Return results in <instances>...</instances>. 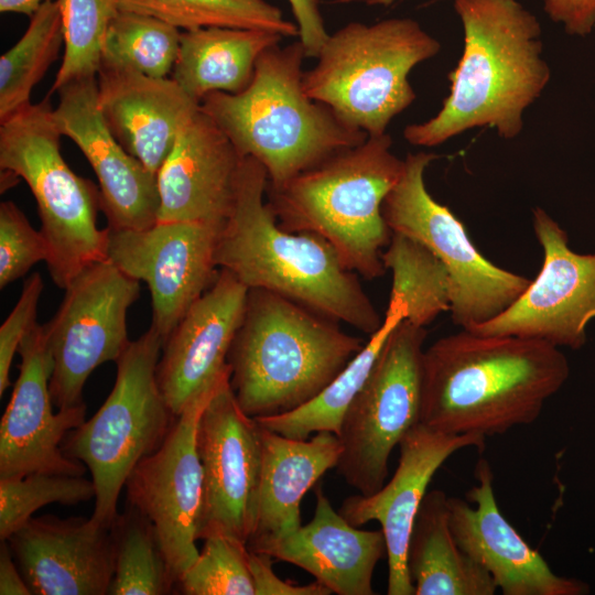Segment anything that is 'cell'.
Listing matches in <instances>:
<instances>
[{
    "label": "cell",
    "mask_w": 595,
    "mask_h": 595,
    "mask_svg": "<svg viewBox=\"0 0 595 595\" xmlns=\"http://www.w3.org/2000/svg\"><path fill=\"white\" fill-rule=\"evenodd\" d=\"M46 1L51 0H0V11L32 17Z\"/></svg>",
    "instance_id": "cell-44"
},
{
    "label": "cell",
    "mask_w": 595,
    "mask_h": 595,
    "mask_svg": "<svg viewBox=\"0 0 595 595\" xmlns=\"http://www.w3.org/2000/svg\"><path fill=\"white\" fill-rule=\"evenodd\" d=\"M240 161L228 137L199 106L156 174L158 221L225 223Z\"/></svg>",
    "instance_id": "cell-23"
},
{
    "label": "cell",
    "mask_w": 595,
    "mask_h": 595,
    "mask_svg": "<svg viewBox=\"0 0 595 595\" xmlns=\"http://www.w3.org/2000/svg\"><path fill=\"white\" fill-rule=\"evenodd\" d=\"M34 595H105L115 572L111 527L91 517L31 518L8 540Z\"/></svg>",
    "instance_id": "cell-22"
},
{
    "label": "cell",
    "mask_w": 595,
    "mask_h": 595,
    "mask_svg": "<svg viewBox=\"0 0 595 595\" xmlns=\"http://www.w3.org/2000/svg\"><path fill=\"white\" fill-rule=\"evenodd\" d=\"M447 500L440 489L428 491L414 518L407 567L415 595L496 594L491 576L457 545Z\"/></svg>",
    "instance_id": "cell-28"
},
{
    "label": "cell",
    "mask_w": 595,
    "mask_h": 595,
    "mask_svg": "<svg viewBox=\"0 0 595 595\" xmlns=\"http://www.w3.org/2000/svg\"><path fill=\"white\" fill-rule=\"evenodd\" d=\"M0 594L30 595L32 594L9 547L8 541H1L0 549Z\"/></svg>",
    "instance_id": "cell-43"
},
{
    "label": "cell",
    "mask_w": 595,
    "mask_h": 595,
    "mask_svg": "<svg viewBox=\"0 0 595 595\" xmlns=\"http://www.w3.org/2000/svg\"><path fill=\"white\" fill-rule=\"evenodd\" d=\"M215 391L194 400L175 418L160 447L137 464L125 484L128 505L154 526L176 585L199 555L195 542L203 470L196 430Z\"/></svg>",
    "instance_id": "cell-16"
},
{
    "label": "cell",
    "mask_w": 595,
    "mask_h": 595,
    "mask_svg": "<svg viewBox=\"0 0 595 595\" xmlns=\"http://www.w3.org/2000/svg\"><path fill=\"white\" fill-rule=\"evenodd\" d=\"M249 549V548H248ZM271 556L249 550V567L255 595H329L323 584L315 581L307 585L283 581L272 570Z\"/></svg>",
    "instance_id": "cell-40"
},
{
    "label": "cell",
    "mask_w": 595,
    "mask_h": 595,
    "mask_svg": "<svg viewBox=\"0 0 595 595\" xmlns=\"http://www.w3.org/2000/svg\"><path fill=\"white\" fill-rule=\"evenodd\" d=\"M98 107L120 144L158 174L181 128L199 109L173 78L100 66Z\"/></svg>",
    "instance_id": "cell-25"
},
{
    "label": "cell",
    "mask_w": 595,
    "mask_h": 595,
    "mask_svg": "<svg viewBox=\"0 0 595 595\" xmlns=\"http://www.w3.org/2000/svg\"><path fill=\"white\" fill-rule=\"evenodd\" d=\"M464 46L448 74L451 88L439 112L408 125L412 145L436 147L473 128L502 139L523 129V113L543 93L551 71L542 57L538 19L517 0H455Z\"/></svg>",
    "instance_id": "cell-2"
},
{
    "label": "cell",
    "mask_w": 595,
    "mask_h": 595,
    "mask_svg": "<svg viewBox=\"0 0 595 595\" xmlns=\"http://www.w3.org/2000/svg\"><path fill=\"white\" fill-rule=\"evenodd\" d=\"M162 346L163 339L151 327L130 342L116 361L109 396L62 444L68 457L89 469L96 489L91 518L105 527L110 528L118 517L117 504L128 476L160 447L176 418L156 380Z\"/></svg>",
    "instance_id": "cell-9"
},
{
    "label": "cell",
    "mask_w": 595,
    "mask_h": 595,
    "mask_svg": "<svg viewBox=\"0 0 595 595\" xmlns=\"http://www.w3.org/2000/svg\"><path fill=\"white\" fill-rule=\"evenodd\" d=\"M477 434H448L414 424L399 443V464L392 478L375 494L346 498L338 512L353 526H381L388 560V595H415L408 573L407 551L414 518L437 469L455 452L485 447Z\"/></svg>",
    "instance_id": "cell-19"
},
{
    "label": "cell",
    "mask_w": 595,
    "mask_h": 595,
    "mask_svg": "<svg viewBox=\"0 0 595 595\" xmlns=\"http://www.w3.org/2000/svg\"><path fill=\"white\" fill-rule=\"evenodd\" d=\"M95 496L93 480L83 476L31 473L0 478V539L8 540L44 506H74Z\"/></svg>",
    "instance_id": "cell-36"
},
{
    "label": "cell",
    "mask_w": 595,
    "mask_h": 595,
    "mask_svg": "<svg viewBox=\"0 0 595 595\" xmlns=\"http://www.w3.org/2000/svg\"><path fill=\"white\" fill-rule=\"evenodd\" d=\"M224 223L158 221L144 229L108 228V259L130 278L147 283L153 328L163 339L213 284Z\"/></svg>",
    "instance_id": "cell-15"
},
{
    "label": "cell",
    "mask_w": 595,
    "mask_h": 595,
    "mask_svg": "<svg viewBox=\"0 0 595 595\" xmlns=\"http://www.w3.org/2000/svg\"><path fill=\"white\" fill-rule=\"evenodd\" d=\"M295 23L299 28V40L302 42L306 57H317L329 33L320 8V0H288Z\"/></svg>",
    "instance_id": "cell-42"
},
{
    "label": "cell",
    "mask_w": 595,
    "mask_h": 595,
    "mask_svg": "<svg viewBox=\"0 0 595 595\" xmlns=\"http://www.w3.org/2000/svg\"><path fill=\"white\" fill-rule=\"evenodd\" d=\"M305 58L300 40L272 46L260 55L242 91H215L201 100V109L224 131L238 155L251 156L264 166L268 187L283 185L368 137L306 95Z\"/></svg>",
    "instance_id": "cell-5"
},
{
    "label": "cell",
    "mask_w": 595,
    "mask_h": 595,
    "mask_svg": "<svg viewBox=\"0 0 595 595\" xmlns=\"http://www.w3.org/2000/svg\"><path fill=\"white\" fill-rule=\"evenodd\" d=\"M468 500L448 497V524L457 545L487 571L504 595H584L586 583L554 573L498 508L490 464L475 466Z\"/></svg>",
    "instance_id": "cell-21"
},
{
    "label": "cell",
    "mask_w": 595,
    "mask_h": 595,
    "mask_svg": "<svg viewBox=\"0 0 595 595\" xmlns=\"http://www.w3.org/2000/svg\"><path fill=\"white\" fill-rule=\"evenodd\" d=\"M569 376L559 347L462 329L423 351L419 422L448 434H504L533 423Z\"/></svg>",
    "instance_id": "cell-1"
},
{
    "label": "cell",
    "mask_w": 595,
    "mask_h": 595,
    "mask_svg": "<svg viewBox=\"0 0 595 595\" xmlns=\"http://www.w3.org/2000/svg\"><path fill=\"white\" fill-rule=\"evenodd\" d=\"M390 134L368 136L301 172L279 187H267L279 225L326 239L350 271L380 278L381 256L391 238L382 204L400 178L404 161L391 151Z\"/></svg>",
    "instance_id": "cell-6"
},
{
    "label": "cell",
    "mask_w": 595,
    "mask_h": 595,
    "mask_svg": "<svg viewBox=\"0 0 595 595\" xmlns=\"http://www.w3.org/2000/svg\"><path fill=\"white\" fill-rule=\"evenodd\" d=\"M261 473L256 528L249 539H279L301 524L304 495L337 466L342 444L333 432H317L310 441L291 439L260 425Z\"/></svg>",
    "instance_id": "cell-26"
},
{
    "label": "cell",
    "mask_w": 595,
    "mask_h": 595,
    "mask_svg": "<svg viewBox=\"0 0 595 595\" xmlns=\"http://www.w3.org/2000/svg\"><path fill=\"white\" fill-rule=\"evenodd\" d=\"M397 0H367L368 4L390 6Z\"/></svg>",
    "instance_id": "cell-45"
},
{
    "label": "cell",
    "mask_w": 595,
    "mask_h": 595,
    "mask_svg": "<svg viewBox=\"0 0 595 595\" xmlns=\"http://www.w3.org/2000/svg\"><path fill=\"white\" fill-rule=\"evenodd\" d=\"M428 332L402 320L391 332L364 386L346 410L337 470L360 495L378 491L392 450L420 421L422 357Z\"/></svg>",
    "instance_id": "cell-11"
},
{
    "label": "cell",
    "mask_w": 595,
    "mask_h": 595,
    "mask_svg": "<svg viewBox=\"0 0 595 595\" xmlns=\"http://www.w3.org/2000/svg\"><path fill=\"white\" fill-rule=\"evenodd\" d=\"M543 10L570 35L586 36L595 28V0H544Z\"/></svg>",
    "instance_id": "cell-41"
},
{
    "label": "cell",
    "mask_w": 595,
    "mask_h": 595,
    "mask_svg": "<svg viewBox=\"0 0 595 595\" xmlns=\"http://www.w3.org/2000/svg\"><path fill=\"white\" fill-rule=\"evenodd\" d=\"M249 550L292 563L338 595H372V574L387 555L381 530H361L316 489L312 520L279 539H251Z\"/></svg>",
    "instance_id": "cell-24"
},
{
    "label": "cell",
    "mask_w": 595,
    "mask_h": 595,
    "mask_svg": "<svg viewBox=\"0 0 595 595\" xmlns=\"http://www.w3.org/2000/svg\"><path fill=\"white\" fill-rule=\"evenodd\" d=\"M268 174L241 158L231 210L215 252L218 269L248 289H264L371 336L383 318L355 272L323 237L282 228L264 201Z\"/></svg>",
    "instance_id": "cell-3"
},
{
    "label": "cell",
    "mask_w": 595,
    "mask_h": 595,
    "mask_svg": "<svg viewBox=\"0 0 595 595\" xmlns=\"http://www.w3.org/2000/svg\"><path fill=\"white\" fill-rule=\"evenodd\" d=\"M532 227L543 251L538 275L508 309L470 332L580 349L595 320V252L572 250L567 232L541 207L532 209Z\"/></svg>",
    "instance_id": "cell-13"
},
{
    "label": "cell",
    "mask_w": 595,
    "mask_h": 595,
    "mask_svg": "<svg viewBox=\"0 0 595 595\" xmlns=\"http://www.w3.org/2000/svg\"><path fill=\"white\" fill-rule=\"evenodd\" d=\"M229 379L204 408L196 430L203 470L197 540L219 533L247 543L257 520L261 428L239 405Z\"/></svg>",
    "instance_id": "cell-14"
},
{
    "label": "cell",
    "mask_w": 595,
    "mask_h": 595,
    "mask_svg": "<svg viewBox=\"0 0 595 595\" xmlns=\"http://www.w3.org/2000/svg\"><path fill=\"white\" fill-rule=\"evenodd\" d=\"M115 572L110 595H165L176 588L152 522L131 505L111 526Z\"/></svg>",
    "instance_id": "cell-32"
},
{
    "label": "cell",
    "mask_w": 595,
    "mask_h": 595,
    "mask_svg": "<svg viewBox=\"0 0 595 595\" xmlns=\"http://www.w3.org/2000/svg\"><path fill=\"white\" fill-rule=\"evenodd\" d=\"M403 318L402 305L389 301L381 326L322 392L293 411L255 418L257 422L266 429L298 440H307L311 433L323 431L338 435L346 410L367 380L389 335Z\"/></svg>",
    "instance_id": "cell-29"
},
{
    "label": "cell",
    "mask_w": 595,
    "mask_h": 595,
    "mask_svg": "<svg viewBox=\"0 0 595 595\" xmlns=\"http://www.w3.org/2000/svg\"><path fill=\"white\" fill-rule=\"evenodd\" d=\"M48 244L11 201L0 204V288L23 277L35 263L47 261Z\"/></svg>",
    "instance_id": "cell-38"
},
{
    "label": "cell",
    "mask_w": 595,
    "mask_h": 595,
    "mask_svg": "<svg viewBox=\"0 0 595 595\" xmlns=\"http://www.w3.org/2000/svg\"><path fill=\"white\" fill-rule=\"evenodd\" d=\"M139 293L140 282L108 258L85 268L66 286L56 314L44 324L53 363L50 392L58 409L84 403L90 374L126 350L127 314Z\"/></svg>",
    "instance_id": "cell-12"
},
{
    "label": "cell",
    "mask_w": 595,
    "mask_h": 595,
    "mask_svg": "<svg viewBox=\"0 0 595 595\" xmlns=\"http://www.w3.org/2000/svg\"><path fill=\"white\" fill-rule=\"evenodd\" d=\"M392 275L389 301L404 310V320L425 327L450 312L451 283L443 262L423 244L392 232L381 256Z\"/></svg>",
    "instance_id": "cell-30"
},
{
    "label": "cell",
    "mask_w": 595,
    "mask_h": 595,
    "mask_svg": "<svg viewBox=\"0 0 595 595\" xmlns=\"http://www.w3.org/2000/svg\"><path fill=\"white\" fill-rule=\"evenodd\" d=\"M176 588L186 595H255L247 543L225 534L208 536Z\"/></svg>",
    "instance_id": "cell-37"
},
{
    "label": "cell",
    "mask_w": 595,
    "mask_h": 595,
    "mask_svg": "<svg viewBox=\"0 0 595 595\" xmlns=\"http://www.w3.org/2000/svg\"><path fill=\"white\" fill-rule=\"evenodd\" d=\"M19 376L0 423V478L50 473L83 476L86 467L62 450L85 421V403L53 412L52 357L44 325L36 324L18 350Z\"/></svg>",
    "instance_id": "cell-17"
},
{
    "label": "cell",
    "mask_w": 595,
    "mask_h": 595,
    "mask_svg": "<svg viewBox=\"0 0 595 595\" xmlns=\"http://www.w3.org/2000/svg\"><path fill=\"white\" fill-rule=\"evenodd\" d=\"M64 53L50 95L67 83L97 76L108 28L119 11L118 0H58Z\"/></svg>",
    "instance_id": "cell-35"
},
{
    "label": "cell",
    "mask_w": 595,
    "mask_h": 595,
    "mask_svg": "<svg viewBox=\"0 0 595 595\" xmlns=\"http://www.w3.org/2000/svg\"><path fill=\"white\" fill-rule=\"evenodd\" d=\"M47 97L0 121V167L33 194L50 248L46 266L65 290L85 268L108 258L109 231L97 226L99 188L73 172L61 153L63 136Z\"/></svg>",
    "instance_id": "cell-8"
},
{
    "label": "cell",
    "mask_w": 595,
    "mask_h": 595,
    "mask_svg": "<svg viewBox=\"0 0 595 595\" xmlns=\"http://www.w3.org/2000/svg\"><path fill=\"white\" fill-rule=\"evenodd\" d=\"M248 291L231 272L219 269L163 343L156 380L174 416L230 377L228 353L244 318Z\"/></svg>",
    "instance_id": "cell-18"
},
{
    "label": "cell",
    "mask_w": 595,
    "mask_h": 595,
    "mask_svg": "<svg viewBox=\"0 0 595 595\" xmlns=\"http://www.w3.org/2000/svg\"><path fill=\"white\" fill-rule=\"evenodd\" d=\"M119 10L165 21L182 31L208 28L258 29L299 37V28L267 0H118Z\"/></svg>",
    "instance_id": "cell-33"
},
{
    "label": "cell",
    "mask_w": 595,
    "mask_h": 595,
    "mask_svg": "<svg viewBox=\"0 0 595 595\" xmlns=\"http://www.w3.org/2000/svg\"><path fill=\"white\" fill-rule=\"evenodd\" d=\"M53 119L93 167L100 209L110 229H144L158 221L156 175L132 156L109 130L98 107L97 76L72 80L57 91Z\"/></svg>",
    "instance_id": "cell-20"
},
{
    "label": "cell",
    "mask_w": 595,
    "mask_h": 595,
    "mask_svg": "<svg viewBox=\"0 0 595 595\" xmlns=\"http://www.w3.org/2000/svg\"><path fill=\"white\" fill-rule=\"evenodd\" d=\"M282 39L258 29L208 26L182 31L171 78L199 104L210 93L238 94L250 84L260 55Z\"/></svg>",
    "instance_id": "cell-27"
},
{
    "label": "cell",
    "mask_w": 595,
    "mask_h": 595,
    "mask_svg": "<svg viewBox=\"0 0 595 595\" xmlns=\"http://www.w3.org/2000/svg\"><path fill=\"white\" fill-rule=\"evenodd\" d=\"M435 153H409L403 171L382 204L391 230L428 247L445 266L451 283L453 323L470 331L508 309L531 280L488 260L473 244L465 226L426 188V167Z\"/></svg>",
    "instance_id": "cell-10"
},
{
    "label": "cell",
    "mask_w": 595,
    "mask_h": 595,
    "mask_svg": "<svg viewBox=\"0 0 595 595\" xmlns=\"http://www.w3.org/2000/svg\"><path fill=\"white\" fill-rule=\"evenodd\" d=\"M181 32L158 18L119 10L108 28L100 66L167 77L177 58Z\"/></svg>",
    "instance_id": "cell-34"
},
{
    "label": "cell",
    "mask_w": 595,
    "mask_h": 595,
    "mask_svg": "<svg viewBox=\"0 0 595 595\" xmlns=\"http://www.w3.org/2000/svg\"><path fill=\"white\" fill-rule=\"evenodd\" d=\"M440 51L413 19L349 22L328 35L315 66L304 72L303 88L347 126L380 136L415 100L410 72Z\"/></svg>",
    "instance_id": "cell-7"
},
{
    "label": "cell",
    "mask_w": 595,
    "mask_h": 595,
    "mask_svg": "<svg viewBox=\"0 0 595 595\" xmlns=\"http://www.w3.org/2000/svg\"><path fill=\"white\" fill-rule=\"evenodd\" d=\"M64 45L58 0L43 3L30 17L20 40L0 57V121L30 105L35 85Z\"/></svg>",
    "instance_id": "cell-31"
},
{
    "label": "cell",
    "mask_w": 595,
    "mask_h": 595,
    "mask_svg": "<svg viewBox=\"0 0 595 595\" xmlns=\"http://www.w3.org/2000/svg\"><path fill=\"white\" fill-rule=\"evenodd\" d=\"M338 322L264 289H249L230 346V387L252 418L293 411L322 392L359 353Z\"/></svg>",
    "instance_id": "cell-4"
},
{
    "label": "cell",
    "mask_w": 595,
    "mask_h": 595,
    "mask_svg": "<svg viewBox=\"0 0 595 595\" xmlns=\"http://www.w3.org/2000/svg\"><path fill=\"white\" fill-rule=\"evenodd\" d=\"M44 288L42 277L33 273L23 283L18 302L0 327V396L10 386V369L15 353L37 324L36 313Z\"/></svg>",
    "instance_id": "cell-39"
}]
</instances>
